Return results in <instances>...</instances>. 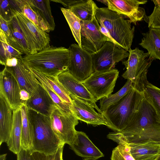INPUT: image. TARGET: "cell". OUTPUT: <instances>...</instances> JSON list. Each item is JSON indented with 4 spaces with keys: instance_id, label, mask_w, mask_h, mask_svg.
<instances>
[{
    "instance_id": "45",
    "label": "cell",
    "mask_w": 160,
    "mask_h": 160,
    "mask_svg": "<svg viewBox=\"0 0 160 160\" xmlns=\"http://www.w3.org/2000/svg\"><path fill=\"white\" fill-rule=\"evenodd\" d=\"M156 160H160V154Z\"/></svg>"
},
{
    "instance_id": "30",
    "label": "cell",
    "mask_w": 160,
    "mask_h": 160,
    "mask_svg": "<svg viewBox=\"0 0 160 160\" xmlns=\"http://www.w3.org/2000/svg\"><path fill=\"white\" fill-rule=\"evenodd\" d=\"M38 72L41 77L60 98L64 102L68 104L70 106L72 101L70 97V93L59 81L58 78L45 75Z\"/></svg>"
},
{
    "instance_id": "15",
    "label": "cell",
    "mask_w": 160,
    "mask_h": 160,
    "mask_svg": "<svg viewBox=\"0 0 160 160\" xmlns=\"http://www.w3.org/2000/svg\"><path fill=\"white\" fill-rule=\"evenodd\" d=\"M21 88L14 75L9 67L5 66L0 73V93L5 97L13 110L20 108Z\"/></svg>"
},
{
    "instance_id": "27",
    "label": "cell",
    "mask_w": 160,
    "mask_h": 160,
    "mask_svg": "<svg viewBox=\"0 0 160 160\" xmlns=\"http://www.w3.org/2000/svg\"><path fill=\"white\" fill-rule=\"evenodd\" d=\"M94 2L92 0H81L69 9L82 21L91 20L95 15Z\"/></svg>"
},
{
    "instance_id": "26",
    "label": "cell",
    "mask_w": 160,
    "mask_h": 160,
    "mask_svg": "<svg viewBox=\"0 0 160 160\" xmlns=\"http://www.w3.org/2000/svg\"><path fill=\"white\" fill-rule=\"evenodd\" d=\"M20 109L22 118L21 147L30 150L32 146L33 128L29 119L26 102L22 104Z\"/></svg>"
},
{
    "instance_id": "23",
    "label": "cell",
    "mask_w": 160,
    "mask_h": 160,
    "mask_svg": "<svg viewBox=\"0 0 160 160\" xmlns=\"http://www.w3.org/2000/svg\"><path fill=\"white\" fill-rule=\"evenodd\" d=\"M142 34L143 38L139 45L147 50L149 58L160 60V29L149 28Z\"/></svg>"
},
{
    "instance_id": "18",
    "label": "cell",
    "mask_w": 160,
    "mask_h": 160,
    "mask_svg": "<svg viewBox=\"0 0 160 160\" xmlns=\"http://www.w3.org/2000/svg\"><path fill=\"white\" fill-rule=\"evenodd\" d=\"M69 146L77 155L82 157L98 159L104 156L86 134L82 131H77L76 140Z\"/></svg>"
},
{
    "instance_id": "14",
    "label": "cell",
    "mask_w": 160,
    "mask_h": 160,
    "mask_svg": "<svg viewBox=\"0 0 160 160\" xmlns=\"http://www.w3.org/2000/svg\"><path fill=\"white\" fill-rule=\"evenodd\" d=\"M146 0H101L99 2L108 6L109 9L129 18L135 24L146 18L144 8L139 7L146 3Z\"/></svg>"
},
{
    "instance_id": "6",
    "label": "cell",
    "mask_w": 160,
    "mask_h": 160,
    "mask_svg": "<svg viewBox=\"0 0 160 160\" xmlns=\"http://www.w3.org/2000/svg\"><path fill=\"white\" fill-rule=\"evenodd\" d=\"M128 52V59L122 62L126 70L122 76L125 79L131 80L133 88L142 94L149 82L147 73L153 60L147 58L149 57L148 52L144 53L138 48L134 49L130 48Z\"/></svg>"
},
{
    "instance_id": "39",
    "label": "cell",
    "mask_w": 160,
    "mask_h": 160,
    "mask_svg": "<svg viewBox=\"0 0 160 160\" xmlns=\"http://www.w3.org/2000/svg\"><path fill=\"white\" fill-rule=\"evenodd\" d=\"M0 29L5 34L7 37L11 34V31L9 25V21H7L0 16Z\"/></svg>"
},
{
    "instance_id": "21",
    "label": "cell",
    "mask_w": 160,
    "mask_h": 160,
    "mask_svg": "<svg viewBox=\"0 0 160 160\" xmlns=\"http://www.w3.org/2000/svg\"><path fill=\"white\" fill-rule=\"evenodd\" d=\"M128 144L135 160H156L160 154L159 143L147 142Z\"/></svg>"
},
{
    "instance_id": "20",
    "label": "cell",
    "mask_w": 160,
    "mask_h": 160,
    "mask_svg": "<svg viewBox=\"0 0 160 160\" xmlns=\"http://www.w3.org/2000/svg\"><path fill=\"white\" fill-rule=\"evenodd\" d=\"M0 145L8 141L12 128L13 110L0 93Z\"/></svg>"
},
{
    "instance_id": "9",
    "label": "cell",
    "mask_w": 160,
    "mask_h": 160,
    "mask_svg": "<svg viewBox=\"0 0 160 160\" xmlns=\"http://www.w3.org/2000/svg\"><path fill=\"white\" fill-rule=\"evenodd\" d=\"M91 54L94 72L114 69L116 63L128 57L129 52L107 41L98 51Z\"/></svg>"
},
{
    "instance_id": "31",
    "label": "cell",
    "mask_w": 160,
    "mask_h": 160,
    "mask_svg": "<svg viewBox=\"0 0 160 160\" xmlns=\"http://www.w3.org/2000/svg\"><path fill=\"white\" fill-rule=\"evenodd\" d=\"M21 13L37 26L44 31H51L48 26L44 24L39 18L37 14L30 5L28 0H16Z\"/></svg>"
},
{
    "instance_id": "33",
    "label": "cell",
    "mask_w": 160,
    "mask_h": 160,
    "mask_svg": "<svg viewBox=\"0 0 160 160\" xmlns=\"http://www.w3.org/2000/svg\"><path fill=\"white\" fill-rule=\"evenodd\" d=\"M142 94L153 107L160 119V88L148 82Z\"/></svg>"
},
{
    "instance_id": "43",
    "label": "cell",
    "mask_w": 160,
    "mask_h": 160,
    "mask_svg": "<svg viewBox=\"0 0 160 160\" xmlns=\"http://www.w3.org/2000/svg\"><path fill=\"white\" fill-rule=\"evenodd\" d=\"M7 154H1L0 155V160H5Z\"/></svg>"
},
{
    "instance_id": "36",
    "label": "cell",
    "mask_w": 160,
    "mask_h": 160,
    "mask_svg": "<svg viewBox=\"0 0 160 160\" xmlns=\"http://www.w3.org/2000/svg\"><path fill=\"white\" fill-rule=\"evenodd\" d=\"M16 11L9 0H0V16L4 19L7 21L11 20L15 15Z\"/></svg>"
},
{
    "instance_id": "32",
    "label": "cell",
    "mask_w": 160,
    "mask_h": 160,
    "mask_svg": "<svg viewBox=\"0 0 160 160\" xmlns=\"http://www.w3.org/2000/svg\"><path fill=\"white\" fill-rule=\"evenodd\" d=\"M61 10L63 14L71 29L72 34L78 44L81 47V20L70 9L61 8Z\"/></svg>"
},
{
    "instance_id": "40",
    "label": "cell",
    "mask_w": 160,
    "mask_h": 160,
    "mask_svg": "<svg viewBox=\"0 0 160 160\" xmlns=\"http://www.w3.org/2000/svg\"><path fill=\"white\" fill-rule=\"evenodd\" d=\"M81 0H51L50 1L56 2L62 4L64 7L67 9L75 4L80 2Z\"/></svg>"
},
{
    "instance_id": "22",
    "label": "cell",
    "mask_w": 160,
    "mask_h": 160,
    "mask_svg": "<svg viewBox=\"0 0 160 160\" xmlns=\"http://www.w3.org/2000/svg\"><path fill=\"white\" fill-rule=\"evenodd\" d=\"M9 25L11 34L7 37L8 43L22 54H31L30 49L15 16L9 21Z\"/></svg>"
},
{
    "instance_id": "37",
    "label": "cell",
    "mask_w": 160,
    "mask_h": 160,
    "mask_svg": "<svg viewBox=\"0 0 160 160\" xmlns=\"http://www.w3.org/2000/svg\"><path fill=\"white\" fill-rule=\"evenodd\" d=\"M147 18L149 28L160 29V4L154 7L152 13Z\"/></svg>"
},
{
    "instance_id": "25",
    "label": "cell",
    "mask_w": 160,
    "mask_h": 160,
    "mask_svg": "<svg viewBox=\"0 0 160 160\" xmlns=\"http://www.w3.org/2000/svg\"><path fill=\"white\" fill-rule=\"evenodd\" d=\"M29 3L37 14L41 21L53 31L55 27L49 0H28Z\"/></svg>"
},
{
    "instance_id": "42",
    "label": "cell",
    "mask_w": 160,
    "mask_h": 160,
    "mask_svg": "<svg viewBox=\"0 0 160 160\" xmlns=\"http://www.w3.org/2000/svg\"><path fill=\"white\" fill-rule=\"evenodd\" d=\"M18 63L17 58H10L7 60L5 66L10 67H14L17 66Z\"/></svg>"
},
{
    "instance_id": "3",
    "label": "cell",
    "mask_w": 160,
    "mask_h": 160,
    "mask_svg": "<svg viewBox=\"0 0 160 160\" xmlns=\"http://www.w3.org/2000/svg\"><path fill=\"white\" fill-rule=\"evenodd\" d=\"M94 6L97 20L108 30L112 42L128 51L132 42L135 27H131L129 20L108 8H99L95 3Z\"/></svg>"
},
{
    "instance_id": "13",
    "label": "cell",
    "mask_w": 160,
    "mask_h": 160,
    "mask_svg": "<svg viewBox=\"0 0 160 160\" xmlns=\"http://www.w3.org/2000/svg\"><path fill=\"white\" fill-rule=\"evenodd\" d=\"M81 25L82 47L91 54L98 51L106 42H112L101 32L95 14L90 21H81Z\"/></svg>"
},
{
    "instance_id": "46",
    "label": "cell",
    "mask_w": 160,
    "mask_h": 160,
    "mask_svg": "<svg viewBox=\"0 0 160 160\" xmlns=\"http://www.w3.org/2000/svg\"></svg>"
},
{
    "instance_id": "35",
    "label": "cell",
    "mask_w": 160,
    "mask_h": 160,
    "mask_svg": "<svg viewBox=\"0 0 160 160\" xmlns=\"http://www.w3.org/2000/svg\"><path fill=\"white\" fill-rule=\"evenodd\" d=\"M118 145L112 150L111 160H135L132 156L128 143L123 141L118 142Z\"/></svg>"
},
{
    "instance_id": "8",
    "label": "cell",
    "mask_w": 160,
    "mask_h": 160,
    "mask_svg": "<svg viewBox=\"0 0 160 160\" xmlns=\"http://www.w3.org/2000/svg\"><path fill=\"white\" fill-rule=\"evenodd\" d=\"M119 72L116 69L94 71L82 81L92 97L97 100L108 97L113 92Z\"/></svg>"
},
{
    "instance_id": "29",
    "label": "cell",
    "mask_w": 160,
    "mask_h": 160,
    "mask_svg": "<svg viewBox=\"0 0 160 160\" xmlns=\"http://www.w3.org/2000/svg\"><path fill=\"white\" fill-rule=\"evenodd\" d=\"M132 82L130 80H127L123 87L118 92L111 94L108 97L104 98L100 102V109L103 112H105L111 106L118 102L132 88Z\"/></svg>"
},
{
    "instance_id": "2",
    "label": "cell",
    "mask_w": 160,
    "mask_h": 160,
    "mask_svg": "<svg viewBox=\"0 0 160 160\" xmlns=\"http://www.w3.org/2000/svg\"><path fill=\"white\" fill-rule=\"evenodd\" d=\"M23 59L30 68L43 74L58 77L67 71L70 62L68 49L49 46L36 53L26 55Z\"/></svg>"
},
{
    "instance_id": "34",
    "label": "cell",
    "mask_w": 160,
    "mask_h": 160,
    "mask_svg": "<svg viewBox=\"0 0 160 160\" xmlns=\"http://www.w3.org/2000/svg\"><path fill=\"white\" fill-rule=\"evenodd\" d=\"M29 68L33 74L39 81L41 85L47 91L56 105L62 110L72 112L70 108V105L64 102L60 98L53 90L41 77L38 72L30 68Z\"/></svg>"
},
{
    "instance_id": "28",
    "label": "cell",
    "mask_w": 160,
    "mask_h": 160,
    "mask_svg": "<svg viewBox=\"0 0 160 160\" xmlns=\"http://www.w3.org/2000/svg\"><path fill=\"white\" fill-rule=\"evenodd\" d=\"M0 63L5 66L7 60L13 58H18L23 54L10 45L8 42L4 33L0 29Z\"/></svg>"
},
{
    "instance_id": "7",
    "label": "cell",
    "mask_w": 160,
    "mask_h": 160,
    "mask_svg": "<svg viewBox=\"0 0 160 160\" xmlns=\"http://www.w3.org/2000/svg\"><path fill=\"white\" fill-rule=\"evenodd\" d=\"M50 116L52 128L58 138L64 144H73L76 138L78 118L72 112L62 110L57 105Z\"/></svg>"
},
{
    "instance_id": "12",
    "label": "cell",
    "mask_w": 160,
    "mask_h": 160,
    "mask_svg": "<svg viewBox=\"0 0 160 160\" xmlns=\"http://www.w3.org/2000/svg\"><path fill=\"white\" fill-rule=\"evenodd\" d=\"M70 97L72 101L71 110L78 120L94 126L104 125L116 132H118L103 114L96 112L88 102L71 94Z\"/></svg>"
},
{
    "instance_id": "1",
    "label": "cell",
    "mask_w": 160,
    "mask_h": 160,
    "mask_svg": "<svg viewBox=\"0 0 160 160\" xmlns=\"http://www.w3.org/2000/svg\"><path fill=\"white\" fill-rule=\"evenodd\" d=\"M108 138L117 142L160 143V119L152 105L144 98L138 110L120 132L110 133Z\"/></svg>"
},
{
    "instance_id": "16",
    "label": "cell",
    "mask_w": 160,
    "mask_h": 160,
    "mask_svg": "<svg viewBox=\"0 0 160 160\" xmlns=\"http://www.w3.org/2000/svg\"><path fill=\"white\" fill-rule=\"evenodd\" d=\"M58 78L70 94L87 101L98 112L103 114L96 104L97 101L92 97L81 81L76 78L68 70L60 74Z\"/></svg>"
},
{
    "instance_id": "24",
    "label": "cell",
    "mask_w": 160,
    "mask_h": 160,
    "mask_svg": "<svg viewBox=\"0 0 160 160\" xmlns=\"http://www.w3.org/2000/svg\"><path fill=\"white\" fill-rule=\"evenodd\" d=\"M22 118L20 108L13 110V121L9 138L7 143L9 149L17 154L21 148Z\"/></svg>"
},
{
    "instance_id": "41",
    "label": "cell",
    "mask_w": 160,
    "mask_h": 160,
    "mask_svg": "<svg viewBox=\"0 0 160 160\" xmlns=\"http://www.w3.org/2000/svg\"><path fill=\"white\" fill-rule=\"evenodd\" d=\"M20 94L21 99L23 103L26 102L30 98V95L29 93L24 90H21Z\"/></svg>"
},
{
    "instance_id": "11",
    "label": "cell",
    "mask_w": 160,
    "mask_h": 160,
    "mask_svg": "<svg viewBox=\"0 0 160 160\" xmlns=\"http://www.w3.org/2000/svg\"><path fill=\"white\" fill-rule=\"evenodd\" d=\"M70 62L68 70L76 78L82 81L94 72L91 54L78 44H71L68 48Z\"/></svg>"
},
{
    "instance_id": "10",
    "label": "cell",
    "mask_w": 160,
    "mask_h": 160,
    "mask_svg": "<svg viewBox=\"0 0 160 160\" xmlns=\"http://www.w3.org/2000/svg\"><path fill=\"white\" fill-rule=\"evenodd\" d=\"M15 16L29 47L31 54L50 46L48 34L36 26L22 13L16 11Z\"/></svg>"
},
{
    "instance_id": "19",
    "label": "cell",
    "mask_w": 160,
    "mask_h": 160,
    "mask_svg": "<svg viewBox=\"0 0 160 160\" xmlns=\"http://www.w3.org/2000/svg\"><path fill=\"white\" fill-rule=\"evenodd\" d=\"M26 103L28 108L47 116H50L56 105L40 83L36 92Z\"/></svg>"
},
{
    "instance_id": "44",
    "label": "cell",
    "mask_w": 160,
    "mask_h": 160,
    "mask_svg": "<svg viewBox=\"0 0 160 160\" xmlns=\"http://www.w3.org/2000/svg\"><path fill=\"white\" fill-rule=\"evenodd\" d=\"M97 159L94 158H86L83 160H97Z\"/></svg>"
},
{
    "instance_id": "4",
    "label": "cell",
    "mask_w": 160,
    "mask_h": 160,
    "mask_svg": "<svg viewBox=\"0 0 160 160\" xmlns=\"http://www.w3.org/2000/svg\"><path fill=\"white\" fill-rule=\"evenodd\" d=\"M28 109L29 119L33 128L31 152H38L47 155L55 154L59 147L64 143L53 132L50 116L44 115L28 108Z\"/></svg>"
},
{
    "instance_id": "17",
    "label": "cell",
    "mask_w": 160,
    "mask_h": 160,
    "mask_svg": "<svg viewBox=\"0 0 160 160\" xmlns=\"http://www.w3.org/2000/svg\"><path fill=\"white\" fill-rule=\"evenodd\" d=\"M17 59L18 63L17 66L9 67L16 78L21 89L27 91L30 97L36 92L40 82L33 74L23 57Z\"/></svg>"
},
{
    "instance_id": "5",
    "label": "cell",
    "mask_w": 160,
    "mask_h": 160,
    "mask_svg": "<svg viewBox=\"0 0 160 160\" xmlns=\"http://www.w3.org/2000/svg\"><path fill=\"white\" fill-rule=\"evenodd\" d=\"M144 98L142 94L133 88L117 103L103 113L108 121L120 132L127 125L138 110Z\"/></svg>"
},
{
    "instance_id": "38",
    "label": "cell",
    "mask_w": 160,
    "mask_h": 160,
    "mask_svg": "<svg viewBox=\"0 0 160 160\" xmlns=\"http://www.w3.org/2000/svg\"><path fill=\"white\" fill-rule=\"evenodd\" d=\"M17 155V160H34L30 151L21 147Z\"/></svg>"
}]
</instances>
